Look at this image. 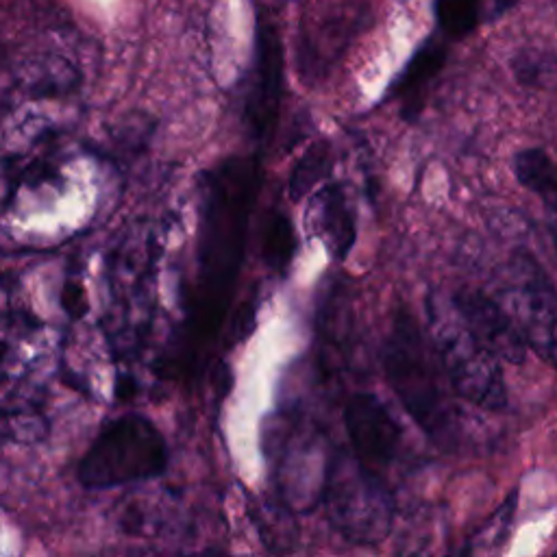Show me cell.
Listing matches in <instances>:
<instances>
[{
	"label": "cell",
	"instance_id": "6da1fadb",
	"mask_svg": "<svg viewBox=\"0 0 557 557\" xmlns=\"http://www.w3.org/2000/svg\"><path fill=\"white\" fill-rule=\"evenodd\" d=\"M259 185L255 159H228L205 176L198 270L187 296L194 335L211 337L224 322L239 274L252 202Z\"/></svg>",
	"mask_w": 557,
	"mask_h": 557
},
{
	"label": "cell",
	"instance_id": "7a4b0ae2",
	"mask_svg": "<svg viewBox=\"0 0 557 557\" xmlns=\"http://www.w3.org/2000/svg\"><path fill=\"white\" fill-rule=\"evenodd\" d=\"M426 318L435 355L453 392L481 409H505L507 389L498 366L500 359L470 331L455 298L431 294Z\"/></svg>",
	"mask_w": 557,
	"mask_h": 557
},
{
	"label": "cell",
	"instance_id": "3957f363",
	"mask_svg": "<svg viewBox=\"0 0 557 557\" xmlns=\"http://www.w3.org/2000/svg\"><path fill=\"white\" fill-rule=\"evenodd\" d=\"M168 468L163 433L144 413H122L107 422L76 466L81 485L109 490L157 479Z\"/></svg>",
	"mask_w": 557,
	"mask_h": 557
},
{
	"label": "cell",
	"instance_id": "277c9868",
	"mask_svg": "<svg viewBox=\"0 0 557 557\" xmlns=\"http://www.w3.org/2000/svg\"><path fill=\"white\" fill-rule=\"evenodd\" d=\"M437 363L435 348H429L413 318L398 311L383 342V372L409 416L433 437L450 426V407L440 383L444 370Z\"/></svg>",
	"mask_w": 557,
	"mask_h": 557
},
{
	"label": "cell",
	"instance_id": "5b68a950",
	"mask_svg": "<svg viewBox=\"0 0 557 557\" xmlns=\"http://www.w3.org/2000/svg\"><path fill=\"white\" fill-rule=\"evenodd\" d=\"M322 503L333 529L352 544L383 542L394 522V500L374 470L352 453H335L329 463Z\"/></svg>",
	"mask_w": 557,
	"mask_h": 557
},
{
	"label": "cell",
	"instance_id": "8992f818",
	"mask_svg": "<svg viewBox=\"0 0 557 557\" xmlns=\"http://www.w3.org/2000/svg\"><path fill=\"white\" fill-rule=\"evenodd\" d=\"M509 313L529 348L557 368V294L542 272L518 261L494 296Z\"/></svg>",
	"mask_w": 557,
	"mask_h": 557
},
{
	"label": "cell",
	"instance_id": "52a82bcc",
	"mask_svg": "<svg viewBox=\"0 0 557 557\" xmlns=\"http://www.w3.org/2000/svg\"><path fill=\"white\" fill-rule=\"evenodd\" d=\"M283 46L272 22L259 17L255 28V59L244 100V117L255 139L272 137L283 98Z\"/></svg>",
	"mask_w": 557,
	"mask_h": 557
},
{
	"label": "cell",
	"instance_id": "ba28073f",
	"mask_svg": "<svg viewBox=\"0 0 557 557\" xmlns=\"http://www.w3.org/2000/svg\"><path fill=\"white\" fill-rule=\"evenodd\" d=\"M344 426L352 455L370 470L376 472L398 455L403 429L376 394H352L344 407Z\"/></svg>",
	"mask_w": 557,
	"mask_h": 557
},
{
	"label": "cell",
	"instance_id": "9c48e42d",
	"mask_svg": "<svg viewBox=\"0 0 557 557\" xmlns=\"http://www.w3.org/2000/svg\"><path fill=\"white\" fill-rule=\"evenodd\" d=\"M331 453L324 450V444L318 435H296L285 444L281 455V490L285 500L300 511H309L315 503L322 500L324 483L329 474Z\"/></svg>",
	"mask_w": 557,
	"mask_h": 557
},
{
	"label": "cell",
	"instance_id": "30bf717a",
	"mask_svg": "<svg viewBox=\"0 0 557 557\" xmlns=\"http://www.w3.org/2000/svg\"><path fill=\"white\" fill-rule=\"evenodd\" d=\"M453 298L461 318L483 346H487L498 359H505L509 363L524 361L529 346L509 313L494 296H485L476 289H463Z\"/></svg>",
	"mask_w": 557,
	"mask_h": 557
},
{
	"label": "cell",
	"instance_id": "8fae6325",
	"mask_svg": "<svg viewBox=\"0 0 557 557\" xmlns=\"http://www.w3.org/2000/svg\"><path fill=\"white\" fill-rule=\"evenodd\" d=\"M309 224L335 259H344L355 244V213L339 183H329L309 200Z\"/></svg>",
	"mask_w": 557,
	"mask_h": 557
},
{
	"label": "cell",
	"instance_id": "7c38bea8",
	"mask_svg": "<svg viewBox=\"0 0 557 557\" xmlns=\"http://www.w3.org/2000/svg\"><path fill=\"white\" fill-rule=\"evenodd\" d=\"M446 61V46L440 41H426L407 63L398 81L394 83V94L405 100V115H413L420 109V98L426 85L435 78Z\"/></svg>",
	"mask_w": 557,
	"mask_h": 557
},
{
	"label": "cell",
	"instance_id": "4fadbf2b",
	"mask_svg": "<svg viewBox=\"0 0 557 557\" xmlns=\"http://www.w3.org/2000/svg\"><path fill=\"white\" fill-rule=\"evenodd\" d=\"M513 172L520 185L537 194L550 207L557 205V165L542 148L520 150L513 159Z\"/></svg>",
	"mask_w": 557,
	"mask_h": 557
},
{
	"label": "cell",
	"instance_id": "5bb4252c",
	"mask_svg": "<svg viewBox=\"0 0 557 557\" xmlns=\"http://www.w3.org/2000/svg\"><path fill=\"white\" fill-rule=\"evenodd\" d=\"M331 170V148L326 141L311 144L305 154L298 159V163L292 170L289 176V196L294 200L307 196Z\"/></svg>",
	"mask_w": 557,
	"mask_h": 557
},
{
	"label": "cell",
	"instance_id": "9a60e30c",
	"mask_svg": "<svg viewBox=\"0 0 557 557\" xmlns=\"http://www.w3.org/2000/svg\"><path fill=\"white\" fill-rule=\"evenodd\" d=\"M296 252V235L289 218L283 211H272L263 233V259L276 270L285 272Z\"/></svg>",
	"mask_w": 557,
	"mask_h": 557
},
{
	"label": "cell",
	"instance_id": "2e32d148",
	"mask_svg": "<svg viewBox=\"0 0 557 557\" xmlns=\"http://www.w3.org/2000/svg\"><path fill=\"white\" fill-rule=\"evenodd\" d=\"M435 15L446 35L463 37L479 22V0H435Z\"/></svg>",
	"mask_w": 557,
	"mask_h": 557
},
{
	"label": "cell",
	"instance_id": "e0dca14e",
	"mask_svg": "<svg viewBox=\"0 0 557 557\" xmlns=\"http://www.w3.org/2000/svg\"><path fill=\"white\" fill-rule=\"evenodd\" d=\"M516 490L503 500V505L494 511V516L476 531L474 540H472V546L470 548H476V550H492L496 546H500L509 533V527H511V518H513V511H516Z\"/></svg>",
	"mask_w": 557,
	"mask_h": 557
},
{
	"label": "cell",
	"instance_id": "ac0fdd59",
	"mask_svg": "<svg viewBox=\"0 0 557 557\" xmlns=\"http://www.w3.org/2000/svg\"><path fill=\"white\" fill-rule=\"evenodd\" d=\"M550 228H553V235H555V242H557V205L550 207Z\"/></svg>",
	"mask_w": 557,
	"mask_h": 557
}]
</instances>
